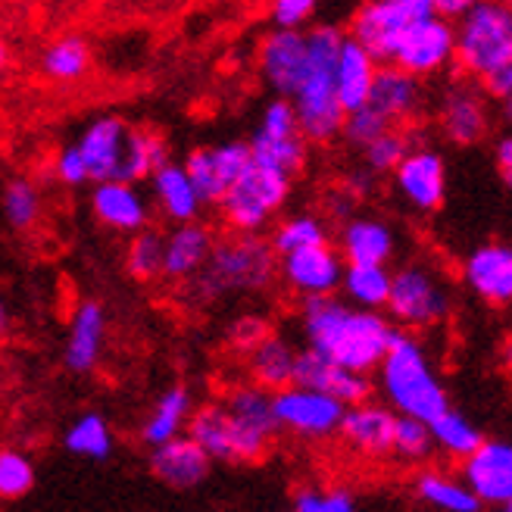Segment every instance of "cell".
<instances>
[{"mask_svg":"<svg viewBox=\"0 0 512 512\" xmlns=\"http://www.w3.org/2000/svg\"><path fill=\"white\" fill-rule=\"evenodd\" d=\"M300 325L306 347L366 375L378 369L397 338L394 322L381 316V310H363V306L338 300L335 294L303 297Z\"/></svg>","mask_w":512,"mask_h":512,"instance_id":"1","label":"cell"},{"mask_svg":"<svg viewBox=\"0 0 512 512\" xmlns=\"http://www.w3.org/2000/svg\"><path fill=\"white\" fill-rule=\"evenodd\" d=\"M344 32L335 25H316L306 32V72L291 97L300 119V132L310 144H331L341 138L347 110L338 100L335 63L344 44Z\"/></svg>","mask_w":512,"mask_h":512,"instance_id":"2","label":"cell"},{"mask_svg":"<svg viewBox=\"0 0 512 512\" xmlns=\"http://www.w3.org/2000/svg\"><path fill=\"white\" fill-rule=\"evenodd\" d=\"M378 388L397 416H413L431 422L450 406L447 391L434 372L425 347L413 338L397 331L394 344L378 363Z\"/></svg>","mask_w":512,"mask_h":512,"instance_id":"3","label":"cell"},{"mask_svg":"<svg viewBox=\"0 0 512 512\" xmlns=\"http://www.w3.org/2000/svg\"><path fill=\"white\" fill-rule=\"evenodd\" d=\"M278 275V253L272 250L269 238L235 232L219 238L213 253L191 281L197 300H216L222 294H247L269 288Z\"/></svg>","mask_w":512,"mask_h":512,"instance_id":"4","label":"cell"},{"mask_svg":"<svg viewBox=\"0 0 512 512\" xmlns=\"http://www.w3.org/2000/svg\"><path fill=\"white\" fill-rule=\"evenodd\" d=\"M456 60L453 72L463 79H484L494 66L512 57V10L503 0H481L478 7L453 19Z\"/></svg>","mask_w":512,"mask_h":512,"instance_id":"5","label":"cell"},{"mask_svg":"<svg viewBox=\"0 0 512 512\" xmlns=\"http://www.w3.org/2000/svg\"><path fill=\"white\" fill-rule=\"evenodd\" d=\"M291 185H294L291 175L253 163L238 182L228 188V194L219 203V210L235 232L263 235L269 222L278 216V210L288 203Z\"/></svg>","mask_w":512,"mask_h":512,"instance_id":"6","label":"cell"},{"mask_svg":"<svg viewBox=\"0 0 512 512\" xmlns=\"http://www.w3.org/2000/svg\"><path fill=\"white\" fill-rule=\"evenodd\" d=\"M228 428V463H253L266 456L278 434V419L272 406V391L260 384H241L222 400Z\"/></svg>","mask_w":512,"mask_h":512,"instance_id":"7","label":"cell"},{"mask_svg":"<svg viewBox=\"0 0 512 512\" xmlns=\"http://www.w3.org/2000/svg\"><path fill=\"white\" fill-rule=\"evenodd\" d=\"M450 288L431 266L409 260L391 272V297L384 310L403 328H431L450 313Z\"/></svg>","mask_w":512,"mask_h":512,"instance_id":"8","label":"cell"},{"mask_svg":"<svg viewBox=\"0 0 512 512\" xmlns=\"http://www.w3.org/2000/svg\"><path fill=\"white\" fill-rule=\"evenodd\" d=\"M428 13H434L431 0H366L353 13L347 35L363 44L378 63H391L406 29Z\"/></svg>","mask_w":512,"mask_h":512,"instance_id":"9","label":"cell"},{"mask_svg":"<svg viewBox=\"0 0 512 512\" xmlns=\"http://www.w3.org/2000/svg\"><path fill=\"white\" fill-rule=\"evenodd\" d=\"M456 60V25L441 13H428L413 22L394 50V66L406 69L416 79H434L453 69Z\"/></svg>","mask_w":512,"mask_h":512,"instance_id":"10","label":"cell"},{"mask_svg":"<svg viewBox=\"0 0 512 512\" xmlns=\"http://www.w3.org/2000/svg\"><path fill=\"white\" fill-rule=\"evenodd\" d=\"M491 104L494 100L481 91L478 82L456 75L441 91L438 125L441 135L456 147H475L491 135Z\"/></svg>","mask_w":512,"mask_h":512,"instance_id":"11","label":"cell"},{"mask_svg":"<svg viewBox=\"0 0 512 512\" xmlns=\"http://www.w3.org/2000/svg\"><path fill=\"white\" fill-rule=\"evenodd\" d=\"M253 166L250 141H222L213 147H194L185 157V169L200 191L203 207H219L238 178Z\"/></svg>","mask_w":512,"mask_h":512,"instance_id":"12","label":"cell"},{"mask_svg":"<svg viewBox=\"0 0 512 512\" xmlns=\"http://www.w3.org/2000/svg\"><path fill=\"white\" fill-rule=\"evenodd\" d=\"M391 182L409 210L434 213L447 200V160L425 141L413 144L400 166L391 172Z\"/></svg>","mask_w":512,"mask_h":512,"instance_id":"13","label":"cell"},{"mask_svg":"<svg viewBox=\"0 0 512 512\" xmlns=\"http://www.w3.org/2000/svg\"><path fill=\"white\" fill-rule=\"evenodd\" d=\"M272 406L278 428H288L300 438H328V434H335L347 409L341 400L303 388V384H288V388L275 391Z\"/></svg>","mask_w":512,"mask_h":512,"instance_id":"14","label":"cell"},{"mask_svg":"<svg viewBox=\"0 0 512 512\" xmlns=\"http://www.w3.org/2000/svg\"><path fill=\"white\" fill-rule=\"evenodd\" d=\"M344 256L331 244L319 247H306L278 256V275L281 281L300 297H325L335 294L341 288V275H344Z\"/></svg>","mask_w":512,"mask_h":512,"instance_id":"15","label":"cell"},{"mask_svg":"<svg viewBox=\"0 0 512 512\" xmlns=\"http://www.w3.org/2000/svg\"><path fill=\"white\" fill-rule=\"evenodd\" d=\"M294 384H303V388L322 391L328 397L341 400L344 406L363 403L372 394V381L366 372H353L335 360H328L325 353L306 347L297 350V366H294Z\"/></svg>","mask_w":512,"mask_h":512,"instance_id":"16","label":"cell"},{"mask_svg":"<svg viewBox=\"0 0 512 512\" xmlns=\"http://www.w3.org/2000/svg\"><path fill=\"white\" fill-rule=\"evenodd\" d=\"M260 63L263 82L278 97H294L303 72H306V32L303 29H272L260 41Z\"/></svg>","mask_w":512,"mask_h":512,"instance_id":"17","label":"cell"},{"mask_svg":"<svg viewBox=\"0 0 512 512\" xmlns=\"http://www.w3.org/2000/svg\"><path fill=\"white\" fill-rule=\"evenodd\" d=\"M466 288L491 306L512 303V244L488 241L466 253L463 260Z\"/></svg>","mask_w":512,"mask_h":512,"instance_id":"18","label":"cell"},{"mask_svg":"<svg viewBox=\"0 0 512 512\" xmlns=\"http://www.w3.org/2000/svg\"><path fill=\"white\" fill-rule=\"evenodd\" d=\"M369 104L391 125H413L425 113V104H428L425 82L394 63H381L372 94H369Z\"/></svg>","mask_w":512,"mask_h":512,"instance_id":"19","label":"cell"},{"mask_svg":"<svg viewBox=\"0 0 512 512\" xmlns=\"http://www.w3.org/2000/svg\"><path fill=\"white\" fill-rule=\"evenodd\" d=\"M91 213L94 219L116 235H135L150 222V203L138 191L135 182L110 178V182H94L91 191Z\"/></svg>","mask_w":512,"mask_h":512,"instance_id":"20","label":"cell"},{"mask_svg":"<svg viewBox=\"0 0 512 512\" xmlns=\"http://www.w3.org/2000/svg\"><path fill=\"white\" fill-rule=\"evenodd\" d=\"M463 478L469 491L484 503L503 506L512 497V444L509 441H481L463 459Z\"/></svg>","mask_w":512,"mask_h":512,"instance_id":"21","label":"cell"},{"mask_svg":"<svg viewBox=\"0 0 512 512\" xmlns=\"http://www.w3.org/2000/svg\"><path fill=\"white\" fill-rule=\"evenodd\" d=\"M125 141H128V125L119 116H97L85 128L75 147H79L88 166L91 182H110V178L122 175Z\"/></svg>","mask_w":512,"mask_h":512,"instance_id":"22","label":"cell"},{"mask_svg":"<svg viewBox=\"0 0 512 512\" xmlns=\"http://www.w3.org/2000/svg\"><path fill=\"white\" fill-rule=\"evenodd\" d=\"M394 425H397V413L391 406L381 403H353L344 409L341 419V438L347 441V447H353L363 456H388L394 450Z\"/></svg>","mask_w":512,"mask_h":512,"instance_id":"23","label":"cell"},{"mask_svg":"<svg viewBox=\"0 0 512 512\" xmlns=\"http://www.w3.org/2000/svg\"><path fill=\"white\" fill-rule=\"evenodd\" d=\"M107 341V310L97 300H82L75 306V313L69 319V335H66V350L63 360L69 372H91L100 363Z\"/></svg>","mask_w":512,"mask_h":512,"instance_id":"24","label":"cell"},{"mask_svg":"<svg viewBox=\"0 0 512 512\" xmlns=\"http://www.w3.org/2000/svg\"><path fill=\"white\" fill-rule=\"evenodd\" d=\"M150 469L163 484L175 491H188L210 475V453L203 450L191 434H178V438L153 447Z\"/></svg>","mask_w":512,"mask_h":512,"instance_id":"25","label":"cell"},{"mask_svg":"<svg viewBox=\"0 0 512 512\" xmlns=\"http://www.w3.org/2000/svg\"><path fill=\"white\" fill-rule=\"evenodd\" d=\"M213 232L200 222H182L175 225L169 235H163V278L169 281H188L203 266H207L213 253Z\"/></svg>","mask_w":512,"mask_h":512,"instance_id":"26","label":"cell"},{"mask_svg":"<svg viewBox=\"0 0 512 512\" xmlns=\"http://www.w3.org/2000/svg\"><path fill=\"white\" fill-rule=\"evenodd\" d=\"M341 256L344 263H384L388 266L397 253L394 228L378 216H350L341 222Z\"/></svg>","mask_w":512,"mask_h":512,"instance_id":"27","label":"cell"},{"mask_svg":"<svg viewBox=\"0 0 512 512\" xmlns=\"http://www.w3.org/2000/svg\"><path fill=\"white\" fill-rule=\"evenodd\" d=\"M147 182L153 185V197H157V207L163 210V216L172 225L197 222V216L203 213V200H200V191L191 182L185 163L169 160V163H163L157 172H153Z\"/></svg>","mask_w":512,"mask_h":512,"instance_id":"28","label":"cell"},{"mask_svg":"<svg viewBox=\"0 0 512 512\" xmlns=\"http://www.w3.org/2000/svg\"><path fill=\"white\" fill-rule=\"evenodd\" d=\"M378 60L369 54L363 44H356L350 35L344 38L341 50H338V63H335V88H338V100L341 107L350 113L356 107L369 104V94L378 75Z\"/></svg>","mask_w":512,"mask_h":512,"instance_id":"29","label":"cell"},{"mask_svg":"<svg viewBox=\"0 0 512 512\" xmlns=\"http://www.w3.org/2000/svg\"><path fill=\"white\" fill-rule=\"evenodd\" d=\"M294 366H297V350L278 335H266L250 350L253 384H260V388H266L272 394L294 384Z\"/></svg>","mask_w":512,"mask_h":512,"instance_id":"30","label":"cell"},{"mask_svg":"<svg viewBox=\"0 0 512 512\" xmlns=\"http://www.w3.org/2000/svg\"><path fill=\"white\" fill-rule=\"evenodd\" d=\"M188 419H191V391L185 384H175V388L163 391L160 400L153 403L150 416L141 428V438L150 447H160L178 438V434L188 428Z\"/></svg>","mask_w":512,"mask_h":512,"instance_id":"31","label":"cell"},{"mask_svg":"<svg viewBox=\"0 0 512 512\" xmlns=\"http://www.w3.org/2000/svg\"><path fill=\"white\" fill-rule=\"evenodd\" d=\"M169 141L157 132V128H128L125 141V160H122V175L125 182H147L163 163H169Z\"/></svg>","mask_w":512,"mask_h":512,"instance_id":"32","label":"cell"},{"mask_svg":"<svg viewBox=\"0 0 512 512\" xmlns=\"http://www.w3.org/2000/svg\"><path fill=\"white\" fill-rule=\"evenodd\" d=\"M347 303L363 310H384L391 297V269L384 263H347L341 275Z\"/></svg>","mask_w":512,"mask_h":512,"instance_id":"33","label":"cell"},{"mask_svg":"<svg viewBox=\"0 0 512 512\" xmlns=\"http://www.w3.org/2000/svg\"><path fill=\"white\" fill-rule=\"evenodd\" d=\"M91 66V47L79 35H63L50 41L41 54V72L50 82H79Z\"/></svg>","mask_w":512,"mask_h":512,"instance_id":"34","label":"cell"},{"mask_svg":"<svg viewBox=\"0 0 512 512\" xmlns=\"http://www.w3.org/2000/svg\"><path fill=\"white\" fill-rule=\"evenodd\" d=\"M250 150H253V163L278 169L285 175H300L306 160H310V141L303 135H291V138H266L256 135L250 138Z\"/></svg>","mask_w":512,"mask_h":512,"instance_id":"35","label":"cell"},{"mask_svg":"<svg viewBox=\"0 0 512 512\" xmlns=\"http://www.w3.org/2000/svg\"><path fill=\"white\" fill-rule=\"evenodd\" d=\"M269 244H272V250L278 256H285V253H294V250L331 244V232H328V222L322 216H316V213H294V216L281 219L272 228Z\"/></svg>","mask_w":512,"mask_h":512,"instance_id":"36","label":"cell"},{"mask_svg":"<svg viewBox=\"0 0 512 512\" xmlns=\"http://www.w3.org/2000/svg\"><path fill=\"white\" fill-rule=\"evenodd\" d=\"M416 494L441 512H481V500L469 491L466 481H453L438 472H422L416 481Z\"/></svg>","mask_w":512,"mask_h":512,"instance_id":"37","label":"cell"},{"mask_svg":"<svg viewBox=\"0 0 512 512\" xmlns=\"http://www.w3.org/2000/svg\"><path fill=\"white\" fill-rule=\"evenodd\" d=\"M413 144H422L416 138V132H413V125H391L388 132H381L375 141H369L360 150L363 153V166L372 169L375 175H391Z\"/></svg>","mask_w":512,"mask_h":512,"instance_id":"38","label":"cell"},{"mask_svg":"<svg viewBox=\"0 0 512 512\" xmlns=\"http://www.w3.org/2000/svg\"><path fill=\"white\" fill-rule=\"evenodd\" d=\"M0 210H4V219L13 232H29V228L38 225L41 219V191L32 178H10L4 185V194H0Z\"/></svg>","mask_w":512,"mask_h":512,"instance_id":"39","label":"cell"},{"mask_svg":"<svg viewBox=\"0 0 512 512\" xmlns=\"http://www.w3.org/2000/svg\"><path fill=\"white\" fill-rule=\"evenodd\" d=\"M431 428V438H434V447H441L447 450L450 456H459V459H466L484 438H481V431L463 416V413H456V409H444L441 416H434L428 422Z\"/></svg>","mask_w":512,"mask_h":512,"instance_id":"40","label":"cell"},{"mask_svg":"<svg viewBox=\"0 0 512 512\" xmlns=\"http://www.w3.org/2000/svg\"><path fill=\"white\" fill-rule=\"evenodd\" d=\"M66 450L88 459H107L113 450L110 422L100 413H85L82 419H75L66 431Z\"/></svg>","mask_w":512,"mask_h":512,"instance_id":"41","label":"cell"},{"mask_svg":"<svg viewBox=\"0 0 512 512\" xmlns=\"http://www.w3.org/2000/svg\"><path fill=\"white\" fill-rule=\"evenodd\" d=\"M125 269L135 281H153L163 275V235L153 228H141L132 235L125 250Z\"/></svg>","mask_w":512,"mask_h":512,"instance_id":"42","label":"cell"},{"mask_svg":"<svg viewBox=\"0 0 512 512\" xmlns=\"http://www.w3.org/2000/svg\"><path fill=\"white\" fill-rule=\"evenodd\" d=\"M35 463L22 450H0V500H19L32 491Z\"/></svg>","mask_w":512,"mask_h":512,"instance_id":"43","label":"cell"},{"mask_svg":"<svg viewBox=\"0 0 512 512\" xmlns=\"http://www.w3.org/2000/svg\"><path fill=\"white\" fill-rule=\"evenodd\" d=\"M431 450H434V438H431L428 422L413 419V416H397L391 453H397L400 459H409V463H416V459H425Z\"/></svg>","mask_w":512,"mask_h":512,"instance_id":"44","label":"cell"},{"mask_svg":"<svg viewBox=\"0 0 512 512\" xmlns=\"http://www.w3.org/2000/svg\"><path fill=\"white\" fill-rule=\"evenodd\" d=\"M391 122L384 119L372 104H363V107H356L344 116V128H341V138L356 147V150H363L369 141H375L381 132H388Z\"/></svg>","mask_w":512,"mask_h":512,"instance_id":"45","label":"cell"},{"mask_svg":"<svg viewBox=\"0 0 512 512\" xmlns=\"http://www.w3.org/2000/svg\"><path fill=\"white\" fill-rule=\"evenodd\" d=\"M256 135H266V138H291V135H303L300 132V119H297V110L291 104V97H278L269 100L263 116H260V125H256Z\"/></svg>","mask_w":512,"mask_h":512,"instance_id":"46","label":"cell"},{"mask_svg":"<svg viewBox=\"0 0 512 512\" xmlns=\"http://www.w3.org/2000/svg\"><path fill=\"white\" fill-rule=\"evenodd\" d=\"M319 0H272V22L275 29H303L313 19Z\"/></svg>","mask_w":512,"mask_h":512,"instance_id":"47","label":"cell"},{"mask_svg":"<svg viewBox=\"0 0 512 512\" xmlns=\"http://www.w3.org/2000/svg\"><path fill=\"white\" fill-rule=\"evenodd\" d=\"M54 175H57V182L66 185V188H82V185L91 182V178H88V166H85L82 153H79V147H75V144H69V147H63L57 153Z\"/></svg>","mask_w":512,"mask_h":512,"instance_id":"48","label":"cell"},{"mask_svg":"<svg viewBox=\"0 0 512 512\" xmlns=\"http://www.w3.org/2000/svg\"><path fill=\"white\" fill-rule=\"evenodd\" d=\"M294 512H356V503L347 491H331V494L303 491L294 503Z\"/></svg>","mask_w":512,"mask_h":512,"instance_id":"49","label":"cell"},{"mask_svg":"<svg viewBox=\"0 0 512 512\" xmlns=\"http://www.w3.org/2000/svg\"><path fill=\"white\" fill-rule=\"evenodd\" d=\"M269 335V325L260 319V316H244V319H238L235 325H232V341H235V347H241V350H253L256 344H260L263 338Z\"/></svg>","mask_w":512,"mask_h":512,"instance_id":"50","label":"cell"},{"mask_svg":"<svg viewBox=\"0 0 512 512\" xmlns=\"http://www.w3.org/2000/svg\"><path fill=\"white\" fill-rule=\"evenodd\" d=\"M478 85H481V91L488 94L494 104L497 100H503L506 94H512V57L509 60H503L500 66H494L484 79H478Z\"/></svg>","mask_w":512,"mask_h":512,"instance_id":"51","label":"cell"},{"mask_svg":"<svg viewBox=\"0 0 512 512\" xmlns=\"http://www.w3.org/2000/svg\"><path fill=\"white\" fill-rule=\"evenodd\" d=\"M375 185H378V175L372 172V169H356V172H350L347 175V182H344V188L356 197V200H363V197H369L372 191H375Z\"/></svg>","mask_w":512,"mask_h":512,"instance_id":"52","label":"cell"},{"mask_svg":"<svg viewBox=\"0 0 512 512\" xmlns=\"http://www.w3.org/2000/svg\"><path fill=\"white\" fill-rule=\"evenodd\" d=\"M494 160H497V169L503 175L506 188H512V128H509L506 135L497 138V144H494Z\"/></svg>","mask_w":512,"mask_h":512,"instance_id":"53","label":"cell"},{"mask_svg":"<svg viewBox=\"0 0 512 512\" xmlns=\"http://www.w3.org/2000/svg\"><path fill=\"white\" fill-rule=\"evenodd\" d=\"M481 0H431V7L434 13H441L447 19H459L463 13H469L472 7H478Z\"/></svg>","mask_w":512,"mask_h":512,"instance_id":"54","label":"cell"},{"mask_svg":"<svg viewBox=\"0 0 512 512\" xmlns=\"http://www.w3.org/2000/svg\"><path fill=\"white\" fill-rule=\"evenodd\" d=\"M497 113H500L503 125L512 128V94H506L503 100H497Z\"/></svg>","mask_w":512,"mask_h":512,"instance_id":"55","label":"cell"},{"mask_svg":"<svg viewBox=\"0 0 512 512\" xmlns=\"http://www.w3.org/2000/svg\"><path fill=\"white\" fill-rule=\"evenodd\" d=\"M500 356H503V366H506V369L512 372V338H506V344H503Z\"/></svg>","mask_w":512,"mask_h":512,"instance_id":"56","label":"cell"},{"mask_svg":"<svg viewBox=\"0 0 512 512\" xmlns=\"http://www.w3.org/2000/svg\"><path fill=\"white\" fill-rule=\"evenodd\" d=\"M7 66H10V47H7V41H0V72Z\"/></svg>","mask_w":512,"mask_h":512,"instance_id":"57","label":"cell"},{"mask_svg":"<svg viewBox=\"0 0 512 512\" xmlns=\"http://www.w3.org/2000/svg\"><path fill=\"white\" fill-rule=\"evenodd\" d=\"M7 325V310H4V300H0V328Z\"/></svg>","mask_w":512,"mask_h":512,"instance_id":"58","label":"cell"},{"mask_svg":"<svg viewBox=\"0 0 512 512\" xmlns=\"http://www.w3.org/2000/svg\"><path fill=\"white\" fill-rule=\"evenodd\" d=\"M500 512H512V497H509V500H506V503L500 506Z\"/></svg>","mask_w":512,"mask_h":512,"instance_id":"59","label":"cell"},{"mask_svg":"<svg viewBox=\"0 0 512 512\" xmlns=\"http://www.w3.org/2000/svg\"><path fill=\"white\" fill-rule=\"evenodd\" d=\"M503 4H506V7H509V10H512V0H503Z\"/></svg>","mask_w":512,"mask_h":512,"instance_id":"60","label":"cell"}]
</instances>
